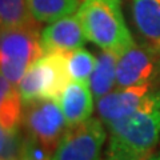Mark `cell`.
I'll return each instance as SVG.
<instances>
[{"label":"cell","mask_w":160,"mask_h":160,"mask_svg":"<svg viewBox=\"0 0 160 160\" xmlns=\"http://www.w3.org/2000/svg\"><path fill=\"white\" fill-rule=\"evenodd\" d=\"M107 129L106 156L146 160L160 138V89H152L142 107Z\"/></svg>","instance_id":"1"},{"label":"cell","mask_w":160,"mask_h":160,"mask_svg":"<svg viewBox=\"0 0 160 160\" xmlns=\"http://www.w3.org/2000/svg\"><path fill=\"white\" fill-rule=\"evenodd\" d=\"M76 16L87 40L99 48L122 55L135 44L120 0H82Z\"/></svg>","instance_id":"2"},{"label":"cell","mask_w":160,"mask_h":160,"mask_svg":"<svg viewBox=\"0 0 160 160\" xmlns=\"http://www.w3.org/2000/svg\"><path fill=\"white\" fill-rule=\"evenodd\" d=\"M20 126L26 136L49 156L68 129L56 99H38L23 104Z\"/></svg>","instance_id":"3"},{"label":"cell","mask_w":160,"mask_h":160,"mask_svg":"<svg viewBox=\"0 0 160 160\" xmlns=\"http://www.w3.org/2000/svg\"><path fill=\"white\" fill-rule=\"evenodd\" d=\"M71 82L67 72L64 52H49L33 62L18 84L23 104L38 99L59 100Z\"/></svg>","instance_id":"4"},{"label":"cell","mask_w":160,"mask_h":160,"mask_svg":"<svg viewBox=\"0 0 160 160\" xmlns=\"http://www.w3.org/2000/svg\"><path fill=\"white\" fill-rule=\"evenodd\" d=\"M39 27L2 29L0 64L2 75L18 86L29 66L42 56Z\"/></svg>","instance_id":"5"},{"label":"cell","mask_w":160,"mask_h":160,"mask_svg":"<svg viewBox=\"0 0 160 160\" xmlns=\"http://www.w3.org/2000/svg\"><path fill=\"white\" fill-rule=\"evenodd\" d=\"M106 126L99 118L68 127L60 139L51 160H102V149L107 139Z\"/></svg>","instance_id":"6"},{"label":"cell","mask_w":160,"mask_h":160,"mask_svg":"<svg viewBox=\"0 0 160 160\" xmlns=\"http://www.w3.org/2000/svg\"><path fill=\"white\" fill-rule=\"evenodd\" d=\"M160 80V46L146 42L133 44L119 55L116 68V88L151 84Z\"/></svg>","instance_id":"7"},{"label":"cell","mask_w":160,"mask_h":160,"mask_svg":"<svg viewBox=\"0 0 160 160\" xmlns=\"http://www.w3.org/2000/svg\"><path fill=\"white\" fill-rule=\"evenodd\" d=\"M155 89L151 84L115 88L96 102L99 119L108 127L112 123L135 112L147 102L149 93Z\"/></svg>","instance_id":"8"},{"label":"cell","mask_w":160,"mask_h":160,"mask_svg":"<svg viewBox=\"0 0 160 160\" xmlns=\"http://www.w3.org/2000/svg\"><path fill=\"white\" fill-rule=\"evenodd\" d=\"M87 38L84 35L76 13L62 18L40 32V46L43 53L49 52H71L84 47Z\"/></svg>","instance_id":"9"},{"label":"cell","mask_w":160,"mask_h":160,"mask_svg":"<svg viewBox=\"0 0 160 160\" xmlns=\"http://www.w3.org/2000/svg\"><path fill=\"white\" fill-rule=\"evenodd\" d=\"M95 98L89 83L69 82L59 98V104L68 127L86 122L92 116Z\"/></svg>","instance_id":"10"},{"label":"cell","mask_w":160,"mask_h":160,"mask_svg":"<svg viewBox=\"0 0 160 160\" xmlns=\"http://www.w3.org/2000/svg\"><path fill=\"white\" fill-rule=\"evenodd\" d=\"M132 18L146 42L160 46V0H132Z\"/></svg>","instance_id":"11"},{"label":"cell","mask_w":160,"mask_h":160,"mask_svg":"<svg viewBox=\"0 0 160 160\" xmlns=\"http://www.w3.org/2000/svg\"><path fill=\"white\" fill-rule=\"evenodd\" d=\"M118 59L119 55L106 49H102V52L98 55L96 67L89 79V87L93 93L95 102L116 88Z\"/></svg>","instance_id":"12"},{"label":"cell","mask_w":160,"mask_h":160,"mask_svg":"<svg viewBox=\"0 0 160 160\" xmlns=\"http://www.w3.org/2000/svg\"><path fill=\"white\" fill-rule=\"evenodd\" d=\"M38 23H53L78 12L82 0H27Z\"/></svg>","instance_id":"13"},{"label":"cell","mask_w":160,"mask_h":160,"mask_svg":"<svg viewBox=\"0 0 160 160\" xmlns=\"http://www.w3.org/2000/svg\"><path fill=\"white\" fill-rule=\"evenodd\" d=\"M23 102L18 86L2 75L0 78V127H15L20 124Z\"/></svg>","instance_id":"14"},{"label":"cell","mask_w":160,"mask_h":160,"mask_svg":"<svg viewBox=\"0 0 160 160\" xmlns=\"http://www.w3.org/2000/svg\"><path fill=\"white\" fill-rule=\"evenodd\" d=\"M0 26L2 29L39 27L29 11L27 0H0Z\"/></svg>","instance_id":"15"},{"label":"cell","mask_w":160,"mask_h":160,"mask_svg":"<svg viewBox=\"0 0 160 160\" xmlns=\"http://www.w3.org/2000/svg\"><path fill=\"white\" fill-rule=\"evenodd\" d=\"M98 58L84 47L66 53L67 72L71 82L89 83L91 75L96 67Z\"/></svg>","instance_id":"16"},{"label":"cell","mask_w":160,"mask_h":160,"mask_svg":"<svg viewBox=\"0 0 160 160\" xmlns=\"http://www.w3.org/2000/svg\"><path fill=\"white\" fill-rule=\"evenodd\" d=\"M26 135L22 126L0 127V160H22Z\"/></svg>","instance_id":"17"},{"label":"cell","mask_w":160,"mask_h":160,"mask_svg":"<svg viewBox=\"0 0 160 160\" xmlns=\"http://www.w3.org/2000/svg\"><path fill=\"white\" fill-rule=\"evenodd\" d=\"M22 160H51V158L39 146H36L33 142H31V140L26 136V148H24Z\"/></svg>","instance_id":"18"},{"label":"cell","mask_w":160,"mask_h":160,"mask_svg":"<svg viewBox=\"0 0 160 160\" xmlns=\"http://www.w3.org/2000/svg\"><path fill=\"white\" fill-rule=\"evenodd\" d=\"M146 160H160V151H158L156 153L151 155V156H148Z\"/></svg>","instance_id":"19"},{"label":"cell","mask_w":160,"mask_h":160,"mask_svg":"<svg viewBox=\"0 0 160 160\" xmlns=\"http://www.w3.org/2000/svg\"><path fill=\"white\" fill-rule=\"evenodd\" d=\"M104 160H136V159H126V158H113V156H106Z\"/></svg>","instance_id":"20"}]
</instances>
